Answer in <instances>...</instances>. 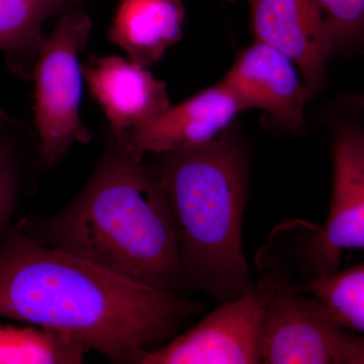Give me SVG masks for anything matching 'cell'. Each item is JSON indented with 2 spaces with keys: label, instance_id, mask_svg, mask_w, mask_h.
<instances>
[{
  "label": "cell",
  "instance_id": "6da1fadb",
  "mask_svg": "<svg viewBox=\"0 0 364 364\" xmlns=\"http://www.w3.org/2000/svg\"><path fill=\"white\" fill-rule=\"evenodd\" d=\"M202 310L44 245L16 224L0 244V316L68 333L114 363L140 364Z\"/></svg>",
  "mask_w": 364,
  "mask_h": 364
},
{
  "label": "cell",
  "instance_id": "7a4b0ae2",
  "mask_svg": "<svg viewBox=\"0 0 364 364\" xmlns=\"http://www.w3.org/2000/svg\"><path fill=\"white\" fill-rule=\"evenodd\" d=\"M142 158L107 131L104 153L73 202L52 217L23 218L16 226L49 247L179 293L188 284L173 215L161 182Z\"/></svg>",
  "mask_w": 364,
  "mask_h": 364
},
{
  "label": "cell",
  "instance_id": "3957f363",
  "mask_svg": "<svg viewBox=\"0 0 364 364\" xmlns=\"http://www.w3.org/2000/svg\"><path fill=\"white\" fill-rule=\"evenodd\" d=\"M149 167L168 198L188 287L220 303L248 293L256 282L242 227L251 152L240 124L202 145L157 154Z\"/></svg>",
  "mask_w": 364,
  "mask_h": 364
},
{
  "label": "cell",
  "instance_id": "277c9868",
  "mask_svg": "<svg viewBox=\"0 0 364 364\" xmlns=\"http://www.w3.org/2000/svg\"><path fill=\"white\" fill-rule=\"evenodd\" d=\"M92 21L85 9L59 16L33 69L35 126L40 159L57 164L76 143H90L92 132L80 117L82 64L79 55L90 41Z\"/></svg>",
  "mask_w": 364,
  "mask_h": 364
},
{
  "label": "cell",
  "instance_id": "5b68a950",
  "mask_svg": "<svg viewBox=\"0 0 364 364\" xmlns=\"http://www.w3.org/2000/svg\"><path fill=\"white\" fill-rule=\"evenodd\" d=\"M331 203L324 227L299 221L308 262L318 279L338 269L345 250H364V97L340 100L330 114Z\"/></svg>",
  "mask_w": 364,
  "mask_h": 364
},
{
  "label": "cell",
  "instance_id": "8992f818",
  "mask_svg": "<svg viewBox=\"0 0 364 364\" xmlns=\"http://www.w3.org/2000/svg\"><path fill=\"white\" fill-rule=\"evenodd\" d=\"M277 279L261 323V363L364 364L363 335L340 324L315 296Z\"/></svg>",
  "mask_w": 364,
  "mask_h": 364
},
{
  "label": "cell",
  "instance_id": "52a82bcc",
  "mask_svg": "<svg viewBox=\"0 0 364 364\" xmlns=\"http://www.w3.org/2000/svg\"><path fill=\"white\" fill-rule=\"evenodd\" d=\"M277 287L274 275L262 272L248 293L221 301L195 327L144 354L140 364L261 363V323Z\"/></svg>",
  "mask_w": 364,
  "mask_h": 364
},
{
  "label": "cell",
  "instance_id": "ba28073f",
  "mask_svg": "<svg viewBox=\"0 0 364 364\" xmlns=\"http://www.w3.org/2000/svg\"><path fill=\"white\" fill-rule=\"evenodd\" d=\"M243 112L260 109L277 131H306V105L311 100L298 66L284 53L254 40L222 79Z\"/></svg>",
  "mask_w": 364,
  "mask_h": 364
},
{
  "label": "cell",
  "instance_id": "9c48e42d",
  "mask_svg": "<svg viewBox=\"0 0 364 364\" xmlns=\"http://www.w3.org/2000/svg\"><path fill=\"white\" fill-rule=\"evenodd\" d=\"M254 39L284 53L303 76L311 100L327 81L334 39L317 0H247Z\"/></svg>",
  "mask_w": 364,
  "mask_h": 364
},
{
  "label": "cell",
  "instance_id": "30bf717a",
  "mask_svg": "<svg viewBox=\"0 0 364 364\" xmlns=\"http://www.w3.org/2000/svg\"><path fill=\"white\" fill-rule=\"evenodd\" d=\"M82 71L109 122L107 131L117 138L145 128L172 105L166 83L130 59L92 54Z\"/></svg>",
  "mask_w": 364,
  "mask_h": 364
},
{
  "label": "cell",
  "instance_id": "8fae6325",
  "mask_svg": "<svg viewBox=\"0 0 364 364\" xmlns=\"http://www.w3.org/2000/svg\"><path fill=\"white\" fill-rule=\"evenodd\" d=\"M243 112L224 81L169 109L145 128L124 136L132 149L162 154L214 140Z\"/></svg>",
  "mask_w": 364,
  "mask_h": 364
},
{
  "label": "cell",
  "instance_id": "7c38bea8",
  "mask_svg": "<svg viewBox=\"0 0 364 364\" xmlns=\"http://www.w3.org/2000/svg\"><path fill=\"white\" fill-rule=\"evenodd\" d=\"M186 14L183 0H121L107 38L148 68L181 41Z\"/></svg>",
  "mask_w": 364,
  "mask_h": 364
},
{
  "label": "cell",
  "instance_id": "4fadbf2b",
  "mask_svg": "<svg viewBox=\"0 0 364 364\" xmlns=\"http://www.w3.org/2000/svg\"><path fill=\"white\" fill-rule=\"evenodd\" d=\"M87 0H0V52L14 75L32 79L48 18L83 9Z\"/></svg>",
  "mask_w": 364,
  "mask_h": 364
},
{
  "label": "cell",
  "instance_id": "5bb4252c",
  "mask_svg": "<svg viewBox=\"0 0 364 364\" xmlns=\"http://www.w3.org/2000/svg\"><path fill=\"white\" fill-rule=\"evenodd\" d=\"M0 324V364L82 363L90 347L68 333Z\"/></svg>",
  "mask_w": 364,
  "mask_h": 364
},
{
  "label": "cell",
  "instance_id": "9a60e30c",
  "mask_svg": "<svg viewBox=\"0 0 364 364\" xmlns=\"http://www.w3.org/2000/svg\"><path fill=\"white\" fill-rule=\"evenodd\" d=\"M298 289L324 304L345 328L364 336V262L337 269Z\"/></svg>",
  "mask_w": 364,
  "mask_h": 364
},
{
  "label": "cell",
  "instance_id": "2e32d148",
  "mask_svg": "<svg viewBox=\"0 0 364 364\" xmlns=\"http://www.w3.org/2000/svg\"><path fill=\"white\" fill-rule=\"evenodd\" d=\"M28 133L25 124L0 109V239L11 226L21 188L20 141Z\"/></svg>",
  "mask_w": 364,
  "mask_h": 364
},
{
  "label": "cell",
  "instance_id": "e0dca14e",
  "mask_svg": "<svg viewBox=\"0 0 364 364\" xmlns=\"http://www.w3.org/2000/svg\"><path fill=\"white\" fill-rule=\"evenodd\" d=\"M331 31L335 55L349 54L364 46V0H317Z\"/></svg>",
  "mask_w": 364,
  "mask_h": 364
},
{
  "label": "cell",
  "instance_id": "ac0fdd59",
  "mask_svg": "<svg viewBox=\"0 0 364 364\" xmlns=\"http://www.w3.org/2000/svg\"><path fill=\"white\" fill-rule=\"evenodd\" d=\"M224 1H227V2H235V1H236V0H224Z\"/></svg>",
  "mask_w": 364,
  "mask_h": 364
}]
</instances>
